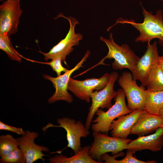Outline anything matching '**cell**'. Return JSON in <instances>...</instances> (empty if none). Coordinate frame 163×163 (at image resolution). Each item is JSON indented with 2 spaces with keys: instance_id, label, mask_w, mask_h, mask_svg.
I'll return each instance as SVG.
<instances>
[{
  "instance_id": "16",
  "label": "cell",
  "mask_w": 163,
  "mask_h": 163,
  "mask_svg": "<svg viewBox=\"0 0 163 163\" xmlns=\"http://www.w3.org/2000/svg\"><path fill=\"white\" fill-rule=\"evenodd\" d=\"M162 126L163 118L161 116L144 110L133 126L130 134L143 136L154 132Z\"/></svg>"
},
{
  "instance_id": "10",
  "label": "cell",
  "mask_w": 163,
  "mask_h": 163,
  "mask_svg": "<svg viewBox=\"0 0 163 163\" xmlns=\"http://www.w3.org/2000/svg\"><path fill=\"white\" fill-rule=\"evenodd\" d=\"M20 0H6L0 5V33L10 36L18 31L19 19L23 11Z\"/></svg>"
},
{
  "instance_id": "17",
  "label": "cell",
  "mask_w": 163,
  "mask_h": 163,
  "mask_svg": "<svg viewBox=\"0 0 163 163\" xmlns=\"http://www.w3.org/2000/svg\"><path fill=\"white\" fill-rule=\"evenodd\" d=\"M91 145L82 148L77 153L71 157H68L60 153L51 157L48 160L49 163H101L93 159L90 156L89 151Z\"/></svg>"
},
{
  "instance_id": "23",
  "label": "cell",
  "mask_w": 163,
  "mask_h": 163,
  "mask_svg": "<svg viewBox=\"0 0 163 163\" xmlns=\"http://www.w3.org/2000/svg\"><path fill=\"white\" fill-rule=\"evenodd\" d=\"M62 58L61 56H58L51 59V61L49 62H43L34 61L42 64H46L50 66L53 70L55 72L57 75V77L61 75V73L62 72L65 73L69 70L63 67L61 64Z\"/></svg>"
},
{
  "instance_id": "3",
  "label": "cell",
  "mask_w": 163,
  "mask_h": 163,
  "mask_svg": "<svg viewBox=\"0 0 163 163\" xmlns=\"http://www.w3.org/2000/svg\"><path fill=\"white\" fill-rule=\"evenodd\" d=\"M126 95L122 89L119 88L116 91L114 98V104L105 112L101 108L98 109L95 115L97 116L92 122L91 128L93 131L99 132L107 134L110 125L114 119L119 117L131 113L126 106Z\"/></svg>"
},
{
  "instance_id": "1",
  "label": "cell",
  "mask_w": 163,
  "mask_h": 163,
  "mask_svg": "<svg viewBox=\"0 0 163 163\" xmlns=\"http://www.w3.org/2000/svg\"><path fill=\"white\" fill-rule=\"evenodd\" d=\"M142 14L144 17L142 22L136 23L134 20L119 18L116 24H129L132 25L139 32V35L135 39L136 42H150L154 38L159 39V43L163 46V15L162 11L158 10L154 15L147 11L143 7L141 2Z\"/></svg>"
},
{
  "instance_id": "2",
  "label": "cell",
  "mask_w": 163,
  "mask_h": 163,
  "mask_svg": "<svg viewBox=\"0 0 163 163\" xmlns=\"http://www.w3.org/2000/svg\"><path fill=\"white\" fill-rule=\"evenodd\" d=\"M107 46L108 51L107 55L94 67L100 65H109L104 63L107 59H113L112 68L114 70H122L127 68L131 72L136 68V65L140 57L137 56L127 44L120 46L114 41L112 33L110 34L108 39L101 36L100 39Z\"/></svg>"
},
{
  "instance_id": "8",
  "label": "cell",
  "mask_w": 163,
  "mask_h": 163,
  "mask_svg": "<svg viewBox=\"0 0 163 163\" xmlns=\"http://www.w3.org/2000/svg\"><path fill=\"white\" fill-rule=\"evenodd\" d=\"M118 82L124 92L128 108L132 111L144 109L146 96L145 87L142 85L139 86L132 73L129 72H123L119 77Z\"/></svg>"
},
{
  "instance_id": "20",
  "label": "cell",
  "mask_w": 163,
  "mask_h": 163,
  "mask_svg": "<svg viewBox=\"0 0 163 163\" xmlns=\"http://www.w3.org/2000/svg\"><path fill=\"white\" fill-rule=\"evenodd\" d=\"M9 37L7 33H0V49L11 60L21 62L22 56L12 46Z\"/></svg>"
},
{
  "instance_id": "6",
  "label": "cell",
  "mask_w": 163,
  "mask_h": 163,
  "mask_svg": "<svg viewBox=\"0 0 163 163\" xmlns=\"http://www.w3.org/2000/svg\"><path fill=\"white\" fill-rule=\"evenodd\" d=\"M119 77V75L116 72H111L109 82L104 87L99 91L95 90L91 94L92 103L89 108L85 124L88 129H90L93 117L98 109H109L113 105L111 101L116 93L113 86Z\"/></svg>"
},
{
  "instance_id": "7",
  "label": "cell",
  "mask_w": 163,
  "mask_h": 163,
  "mask_svg": "<svg viewBox=\"0 0 163 163\" xmlns=\"http://www.w3.org/2000/svg\"><path fill=\"white\" fill-rule=\"evenodd\" d=\"M59 125H53L49 123L43 127L45 130L52 127H61L66 132V139L68 144L66 147L71 148L75 154L78 152L82 148L81 146V139L86 138L90 132L85 127L82 122L79 120L76 121L73 118L67 117L58 118L57 120Z\"/></svg>"
},
{
  "instance_id": "14",
  "label": "cell",
  "mask_w": 163,
  "mask_h": 163,
  "mask_svg": "<svg viewBox=\"0 0 163 163\" xmlns=\"http://www.w3.org/2000/svg\"><path fill=\"white\" fill-rule=\"evenodd\" d=\"M163 147V126L152 134L139 136L128 144L126 149L132 150L134 153L137 151L149 150L153 152L161 150Z\"/></svg>"
},
{
  "instance_id": "24",
  "label": "cell",
  "mask_w": 163,
  "mask_h": 163,
  "mask_svg": "<svg viewBox=\"0 0 163 163\" xmlns=\"http://www.w3.org/2000/svg\"><path fill=\"white\" fill-rule=\"evenodd\" d=\"M134 152L132 150H127L125 157L121 160H113L112 163H155L157 161L154 160L146 161H142L136 158L133 156Z\"/></svg>"
},
{
  "instance_id": "30",
  "label": "cell",
  "mask_w": 163,
  "mask_h": 163,
  "mask_svg": "<svg viewBox=\"0 0 163 163\" xmlns=\"http://www.w3.org/2000/svg\"></svg>"
},
{
  "instance_id": "9",
  "label": "cell",
  "mask_w": 163,
  "mask_h": 163,
  "mask_svg": "<svg viewBox=\"0 0 163 163\" xmlns=\"http://www.w3.org/2000/svg\"><path fill=\"white\" fill-rule=\"evenodd\" d=\"M90 51L87 50L81 60L72 69L59 77H54L45 74L43 75V78L50 81L55 89V91L53 95L48 98V102L50 104L54 103L60 100L64 101L71 103L73 101L72 95L68 91V84L71 75L75 71L81 67H84L83 64L86 61L89 56Z\"/></svg>"
},
{
  "instance_id": "11",
  "label": "cell",
  "mask_w": 163,
  "mask_h": 163,
  "mask_svg": "<svg viewBox=\"0 0 163 163\" xmlns=\"http://www.w3.org/2000/svg\"><path fill=\"white\" fill-rule=\"evenodd\" d=\"M110 74H104L99 78H92L80 81L70 78L68 87L70 91L78 99L90 102L91 94L94 90L103 88L109 82Z\"/></svg>"
},
{
  "instance_id": "21",
  "label": "cell",
  "mask_w": 163,
  "mask_h": 163,
  "mask_svg": "<svg viewBox=\"0 0 163 163\" xmlns=\"http://www.w3.org/2000/svg\"><path fill=\"white\" fill-rule=\"evenodd\" d=\"M19 148L17 138H14L10 134L2 135L0 136V156L3 157Z\"/></svg>"
},
{
  "instance_id": "29",
  "label": "cell",
  "mask_w": 163,
  "mask_h": 163,
  "mask_svg": "<svg viewBox=\"0 0 163 163\" xmlns=\"http://www.w3.org/2000/svg\"></svg>"
},
{
  "instance_id": "28",
  "label": "cell",
  "mask_w": 163,
  "mask_h": 163,
  "mask_svg": "<svg viewBox=\"0 0 163 163\" xmlns=\"http://www.w3.org/2000/svg\"><path fill=\"white\" fill-rule=\"evenodd\" d=\"M161 0V1H163V0Z\"/></svg>"
},
{
  "instance_id": "18",
  "label": "cell",
  "mask_w": 163,
  "mask_h": 163,
  "mask_svg": "<svg viewBox=\"0 0 163 163\" xmlns=\"http://www.w3.org/2000/svg\"><path fill=\"white\" fill-rule=\"evenodd\" d=\"M163 108V91H151L146 90L144 109L152 114L160 115Z\"/></svg>"
},
{
  "instance_id": "13",
  "label": "cell",
  "mask_w": 163,
  "mask_h": 163,
  "mask_svg": "<svg viewBox=\"0 0 163 163\" xmlns=\"http://www.w3.org/2000/svg\"><path fill=\"white\" fill-rule=\"evenodd\" d=\"M25 132V134L17 139L19 148L24 154L26 163H32L39 159L42 160L44 162L45 159L43 157L47 155L43 154L42 152H48L50 150L49 148L35 143L34 140L38 137V133L30 132L29 130H26Z\"/></svg>"
},
{
  "instance_id": "27",
  "label": "cell",
  "mask_w": 163,
  "mask_h": 163,
  "mask_svg": "<svg viewBox=\"0 0 163 163\" xmlns=\"http://www.w3.org/2000/svg\"><path fill=\"white\" fill-rule=\"evenodd\" d=\"M160 115L163 118V108L160 111Z\"/></svg>"
},
{
  "instance_id": "5",
  "label": "cell",
  "mask_w": 163,
  "mask_h": 163,
  "mask_svg": "<svg viewBox=\"0 0 163 163\" xmlns=\"http://www.w3.org/2000/svg\"><path fill=\"white\" fill-rule=\"evenodd\" d=\"M59 16L67 19L69 22V29L66 37L54 46L49 52H38L44 56V59L46 61L49 59H51L56 57L61 56L62 61L67 66L66 61L67 56L72 52L74 49L73 46L79 45V41L82 39L83 36L79 33H75V27L77 24H79L76 19L70 16L66 17L61 15Z\"/></svg>"
},
{
  "instance_id": "4",
  "label": "cell",
  "mask_w": 163,
  "mask_h": 163,
  "mask_svg": "<svg viewBox=\"0 0 163 163\" xmlns=\"http://www.w3.org/2000/svg\"><path fill=\"white\" fill-rule=\"evenodd\" d=\"M93 141L91 143L89 153L94 160L102 163L101 156L107 152H111L113 155L117 154L124 149H126L128 144L131 140L128 139H123L110 136L105 133L93 131Z\"/></svg>"
},
{
  "instance_id": "12",
  "label": "cell",
  "mask_w": 163,
  "mask_h": 163,
  "mask_svg": "<svg viewBox=\"0 0 163 163\" xmlns=\"http://www.w3.org/2000/svg\"><path fill=\"white\" fill-rule=\"evenodd\" d=\"M160 56L158 54L157 42L152 44L148 43L147 50L144 54L140 58L136 69L132 72L133 79L139 80L142 85L145 87L147 77L151 69L158 64Z\"/></svg>"
},
{
  "instance_id": "19",
  "label": "cell",
  "mask_w": 163,
  "mask_h": 163,
  "mask_svg": "<svg viewBox=\"0 0 163 163\" xmlns=\"http://www.w3.org/2000/svg\"><path fill=\"white\" fill-rule=\"evenodd\" d=\"M147 90L151 91H163V73L158 64L150 70L145 82Z\"/></svg>"
},
{
  "instance_id": "25",
  "label": "cell",
  "mask_w": 163,
  "mask_h": 163,
  "mask_svg": "<svg viewBox=\"0 0 163 163\" xmlns=\"http://www.w3.org/2000/svg\"><path fill=\"white\" fill-rule=\"evenodd\" d=\"M0 130L11 131L21 135L26 133L25 131H24L21 128L10 126L5 124L1 121H0Z\"/></svg>"
},
{
  "instance_id": "22",
  "label": "cell",
  "mask_w": 163,
  "mask_h": 163,
  "mask_svg": "<svg viewBox=\"0 0 163 163\" xmlns=\"http://www.w3.org/2000/svg\"><path fill=\"white\" fill-rule=\"evenodd\" d=\"M2 163H26V159L22 150L17 148L11 153L1 157Z\"/></svg>"
},
{
  "instance_id": "26",
  "label": "cell",
  "mask_w": 163,
  "mask_h": 163,
  "mask_svg": "<svg viewBox=\"0 0 163 163\" xmlns=\"http://www.w3.org/2000/svg\"><path fill=\"white\" fill-rule=\"evenodd\" d=\"M159 65L163 73V55L160 56L159 59Z\"/></svg>"
},
{
  "instance_id": "15",
  "label": "cell",
  "mask_w": 163,
  "mask_h": 163,
  "mask_svg": "<svg viewBox=\"0 0 163 163\" xmlns=\"http://www.w3.org/2000/svg\"><path fill=\"white\" fill-rule=\"evenodd\" d=\"M144 109H136L127 115L120 116L112 122L110 128L111 136L123 139H127L130 134L132 128Z\"/></svg>"
}]
</instances>
